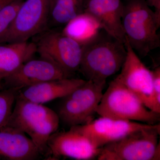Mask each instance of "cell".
Wrapping results in <instances>:
<instances>
[{
    "mask_svg": "<svg viewBox=\"0 0 160 160\" xmlns=\"http://www.w3.org/2000/svg\"><path fill=\"white\" fill-rule=\"evenodd\" d=\"M125 44L101 29L82 45L79 71L86 78L99 84L121 70L126 59Z\"/></svg>",
    "mask_w": 160,
    "mask_h": 160,
    "instance_id": "1",
    "label": "cell"
},
{
    "mask_svg": "<svg viewBox=\"0 0 160 160\" xmlns=\"http://www.w3.org/2000/svg\"><path fill=\"white\" fill-rule=\"evenodd\" d=\"M59 122L57 112L18 94L11 116L5 126L28 135L41 155L46 157L48 139L58 130Z\"/></svg>",
    "mask_w": 160,
    "mask_h": 160,
    "instance_id": "2",
    "label": "cell"
},
{
    "mask_svg": "<svg viewBox=\"0 0 160 160\" xmlns=\"http://www.w3.org/2000/svg\"><path fill=\"white\" fill-rule=\"evenodd\" d=\"M122 22L126 40L144 58L160 47V19L146 0H124Z\"/></svg>",
    "mask_w": 160,
    "mask_h": 160,
    "instance_id": "3",
    "label": "cell"
},
{
    "mask_svg": "<svg viewBox=\"0 0 160 160\" xmlns=\"http://www.w3.org/2000/svg\"><path fill=\"white\" fill-rule=\"evenodd\" d=\"M101 117L156 125L160 123V114L148 109L132 92L115 78L109 83L98 106Z\"/></svg>",
    "mask_w": 160,
    "mask_h": 160,
    "instance_id": "4",
    "label": "cell"
},
{
    "mask_svg": "<svg viewBox=\"0 0 160 160\" xmlns=\"http://www.w3.org/2000/svg\"><path fill=\"white\" fill-rule=\"evenodd\" d=\"M160 132V123L132 132L103 146L98 159L153 160Z\"/></svg>",
    "mask_w": 160,
    "mask_h": 160,
    "instance_id": "5",
    "label": "cell"
},
{
    "mask_svg": "<svg viewBox=\"0 0 160 160\" xmlns=\"http://www.w3.org/2000/svg\"><path fill=\"white\" fill-rule=\"evenodd\" d=\"M105 86L86 80L82 86L62 98L57 112L60 121L70 127L92 121Z\"/></svg>",
    "mask_w": 160,
    "mask_h": 160,
    "instance_id": "6",
    "label": "cell"
},
{
    "mask_svg": "<svg viewBox=\"0 0 160 160\" xmlns=\"http://www.w3.org/2000/svg\"><path fill=\"white\" fill-rule=\"evenodd\" d=\"M36 42L40 58L59 66L72 75L79 71L82 46L62 31L49 30L41 32Z\"/></svg>",
    "mask_w": 160,
    "mask_h": 160,
    "instance_id": "7",
    "label": "cell"
},
{
    "mask_svg": "<svg viewBox=\"0 0 160 160\" xmlns=\"http://www.w3.org/2000/svg\"><path fill=\"white\" fill-rule=\"evenodd\" d=\"M51 9L50 0H26L2 43L28 41L44 31Z\"/></svg>",
    "mask_w": 160,
    "mask_h": 160,
    "instance_id": "8",
    "label": "cell"
},
{
    "mask_svg": "<svg viewBox=\"0 0 160 160\" xmlns=\"http://www.w3.org/2000/svg\"><path fill=\"white\" fill-rule=\"evenodd\" d=\"M46 158L58 160L62 158L78 160L98 158L102 148L95 146L90 139L75 129L57 131L49 137Z\"/></svg>",
    "mask_w": 160,
    "mask_h": 160,
    "instance_id": "9",
    "label": "cell"
},
{
    "mask_svg": "<svg viewBox=\"0 0 160 160\" xmlns=\"http://www.w3.org/2000/svg\"><path fill=\"white\" fill-rule=\"evenodd\" d=\"M125 45L126 59L116 78L151 110L153 99L152 71L143 64L126 40Z\"/></svg>",
    "mask_w": 160,
    "mask_h": 160,
    "instance_id": "10",
    "label": "cell"
},
{
    "mask_svg": "<svg viewBox=\"0 0 160 160\" xmlns=\"http://www.w3.org/2000/svg\"><path fill=\"white\" fill-rule=\"evenodd\" d=\"M152 125L134 121L101 117L85 125L73 127L89 138L96 146L102 148L132 132L149 127Z\"/></svg>",
    "mask_w": 160,
    "mask_h": 160,
    "instance_id": "11",
    "label": "cell"
},
{
    "mask_svg": "<svg viewBox=\"0 0 160 160\" xmlns=\"http://www.w3.org/2000/svg\"><path fill=\"white\" fill-rule=\"evenodd\" d=\"M71 75L55 64L40 58L22 64L14 73L4 80L7 88L21 89L39 83L70 78Z\"/></svg>",
    "mask_w": 160,
    "mask_h": 160,
    "instance_id": "12",
    "label": "cell"
},
{
    "mask_svg": "<svg viewBox=\"0 0 160 160\" xmlns=\"http://www.w3.org/2000/svg\"><path fill=\"white\" fill-rule=\"evenodd\" d=\"M84 12L94 18L101 29L125 44L122 25V0H84Z\"/></svg>",
    "mask_w": 160,
    "mask_h": 160,
    "instance_id": "13",
    "label": "cell"
},
{
    "mask_svg": "<svg viewBox=\"0 0 160 160\" xmlns=\"http://www.w3.org/2000/svg\"><path fill=\"white\" fill-rule=\"evenodd\" d=\"M86 82L82 79L71 78L52 80L22 88L18 95L25 99L43 104L65 97Z\"/></svg>",
    "mask_w": 160,
    "mask_h": 160,
    "instance_id": "14",
    "label": "cell"
},
{
    "mask_svg": "<svg viewBox=\"0 0 160 160\" xmlns=\"http://www.w3.org/2000/svg\"><path fill=\"white\" fill-rule=\"evenodd\" d=\"M41 156L25 133L7 126L0 129V159L34 160Z\"/></svg>",
    "mask_w": 160,
    "mask_h": 160,
    "instance_id": "15",
    "label": "cell"
},
{
    "mask_svg": "<svg viewBox=\"0 0 160 160\" xmlns=\"http://www.w3.org/2000/svg\"><path fill=\"white\" fill-rule=\"evenodd\" d=\"M36 52L35 43L28 41L0 45V82L32 59Z\"/></svg>",
    "mask_w": 160,
    "mask_h": 160,
    "instance_id": "16",
    "label": "cell"
},
{
    "mask_svg": "<svg viewBox=\"0 0 160 160\" xmlns=\"http://www.w3.org/2000/svg\"><path fill=\"white\" fill-rule=\"evenodd\" d=\"M101 29L97 21L84 12L66 24L62 31L64 34L76 40L82 46Z\"/></svg>",
    "mask_w": 160,
    "mask_h": 160,
    "instance_id": "17",
    "label": "cell"
},
{
    "mask_svg": "<svg viewBox=\"0 0 160 160\" xmlns=\"http://www.w3.org/2000/svg\"><path fill=\"white\" fill-rule=\"evenodd\" d=\"M84 0H58L50 9L52 22L58 26L66 25L84 12Z\"/></svg>",
    "mask_w": 160,
    "mask_h": 160,
    "instance_id": "18",
    "label": "cell"
},
{
    "mask_svg": "<svg viewBox=\"0 0 160 160\" xmlns=\"http://www.w3.org/2000/svg\"><path fill=\"white\" fill-rule=\"evenodd\" d=\"M19 90L8 88L0 90V129L6 126L11 116Z\"/></svg>",
    "mask_w": 160,
    "mask_h": 160,
    "instance_id": "19",
    "label": "cell"
},
{
    "mask_svg": "<svg viewBox=\"0 0 160 160\" xmlns=\"http://www.w3.org/2000/svg\"><path fill=\"white\" fill-rule=\"evenodd\" d=\"M24 0H17L0 11V44L12 26L19 9Z\"/></svg>",
    "mask_w": 160,
    "mask_h": 160,
    "instance_id": "20",
    "label": "cell"
},
{
    "mask_svg": "<svg viewBox=\"0 0 160 160\" xmlns=\"http://www.w3.org/2000/svg\"><path fill=\"white\" fill-rule=\"evenodd\" d=\"M152 71L153 99L151 110L160 114V67H156Z\"/></svg>",
    "mask_w": 160,
    "mask_h": 160,
    "instance_id": "21",
    "label": "cell"
},
{
    "mask_svg": "<svg viewBox=\"0 0 160 160\" xmlns=\"http://www.w3.org/2000/svg\"><path fill=\"white\" fill-rule=\"evenodd\" d=\"M148 5L155 8V13L160 19V0H146Z\"/></svg>",
    "mask_w": 160,
    "mask_h": 160,
    "instance_id": "22",
    "label": "cell"
},
{
    "mask_svg": "<svg viewBox=\"0 0 160 160\" xmlns=\"http://www.w3.org/2000/svg\"><path fill=\"white\" fill-rule=\"evenodd\" d=\"M17 0H0V11L6 6Z\"/></svg>",
    "mask_w": 160,
    "mask_h": 160,
    "instance_id": "23",
    "label": "cell"
},
{
    "mask_svg": "<svg viewBox=\"0 0 160 160\" xmlns=\"http://www.w3.org/2000/svg\"><path fill=\"white\" fill-rule=\"evenodd\" d=\"M5 86L4 84H3L1 82H0V90L4 89V88H5V87H4Z\"/></svg>",
    "mask_w": 160,
    "mask_h": 160,
    "instance_id": "24",
    "label": "cell"
},
{
    "mask_svg": "<svg viewBox=\"0 0 160 160\" xmlns=\"http://www.w3.org/2000/svg\"><path fill=\"white\" fill-rule=\"evenodd\" d=\"M50 3H51V9L53 5H54V3L58 1V0H50Z\"/></svg>",
    "mask_w": 160,
    "mask_h": 160,
    "instance_id": "25",
    "label": "cell"
}]
</instances>
